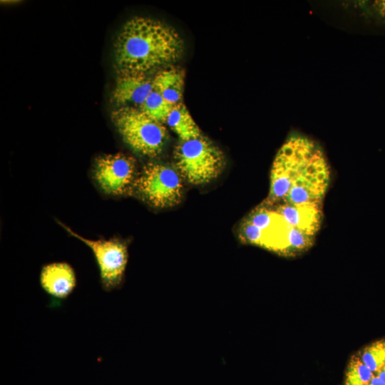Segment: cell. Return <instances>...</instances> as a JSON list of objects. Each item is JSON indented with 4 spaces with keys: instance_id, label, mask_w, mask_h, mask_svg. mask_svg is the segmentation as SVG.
<instances>
[{
    "instance_id": "obj_1",
    "label": "cell",
    "mask_w": 385,
    "mask_h": 385,
    "mask_svg": "<svg viewBox=\"0 0 385 385\" xmlns=\"http://www.w3.org/2000/svg\"><path fill=\"white\" fill-rule=\"evenodd\" d=\"M183 41L172 26L156 19L135 16L125 23L113 45L118 71L145 73L177 61Z\"/></svg>"
},
{
    "instance_id": "obj_2",
    "label": "cell",
    "mask_w": 385,
    "mask_h": 385,
    "mask_svg": "<svg viewBox=\"0 0 385 385\" xmlns=\"http://www.w3.org/2000/svg\"><path fill=\"white\" fill-rule=\"evenodd\" d=\"M330 168L321 148L309 138L294 135L279 149L270 173L266 200L274 201L289 188H297L324 199Z\"/></svg>"
},
{
    "instance_id": "obj_3",
    "label": "cell",
    "mask_w": 385,
    "mask_h": 385,
    "mask_svg": "<svg viewBox=\"0 0 385 385\" xmlns=\"http://www.w3.org/2000/svg\"><path fill=\"white\" fill-rule=\"evenodd\" d=\"M240 237L245 243L285 257L304 254L316 240L294 227L265 202L245 218L240 229Z\"/></svg>"
},
{
    "instance_id": "obj_4",
    "label": "cell",
    "mask_w": 385,
    "mask_h": 385,
    "mask_svg": "<svg viewBox=\"0 0 385 385\" xmlns=\"http://www.w3.org/2000/svg\"><path fill=\"white\" fill-rule=\"evenodd\" d=\"M111 120L123 140L136 153L155 157L163 150L168 140L165 127L139 108L121 106L112 112Z\"/></svg>"
},
{
    "instance_id": "obj_5",
    "label": "cell",
    "mask_w": 385,
    "mask_h": 385,
    "mask_svg": "<svg viewBox=\"0 0 385 385\" xmlns=\"http://www.w3.org/2000/svg\"><path fill=\"white\" fill-rule=\"evenodd\" d=\"M173 159L179 173L193 185L205 184L216 178L225 164L222 150L202 135L180 140L174 150Z\"/></svg>"
},
{
    "instance_id": "obj_6",
    "label": "cell",
    "mask_w": 385,
    "mask_h": 385,
    "mask_svg": "<svg viewBox=\"0 0 385 385\" xmlns=\"http://www.w3.org/2000/svg\"><path fill=\"white\" fill-rule=\"evenodd\" d=\"M133 185L145 200L157 207L174 206L180 202L183 196L179 172L163 164L146 165Z\"/></svg>"
},
{
    "instance_id": "obj_7",
    "label": "cell",
    "mask_w": 385,
    "mask_h": 385,
    "mask_svg": "<svg viewBox=\"0 0 385 385\" xmlns=\"http://www.w3.org/2000/svg\"><path fill=\"white\" fill-rule=\"evenodd\" d=\"M69 234L80 240L93 252L99 269L101 284L106 292L118 289L123 283L128 253L125 243L118 239L88 240L58 222Z\"/></svg>"
},
{
    "instance_id": "obj_8",
    "label": "cell",
    "mask_w": 385,
    "mask_h": 385,
    "mask_svg": "<svg viewBox=\"0 0 385 385\" xmlns=\"http://www.w3.org/2000/svg\"><path fill=\"white\" fill-rule=\"evenodd\" d=\"M342 385H385V337L366 344L349 356Z\"/></svg>"
},
{
    "instance_id": "obj_9",
    "label": "cell",
    "mask_w": 385,
    "mask_h": 385,
    "mask_svg": "<svg viewBox=\"0 0 385 385\" xmlns=\"http://www.w3.org/2000/svg\"><path fill=\"white\" fill-rule=\"evenodd\" d=\"M135 160L128 155L115 153L98 157L95 163L94 177L106 193H124L135 180Z\"/></svg>"
},
{
    "instance_id": "obj_10",
    "label": "cell",
    "mask_w": 385,
    "mask_h": 385,
    "mask_svg": "<svg viewBox=\"0 0 385 385\" xmlns=\"http://www.w3.org/2000/svg\"><path fill=\"white\" fill-rule=\"evenodd\" d=\"M153 90V79L145 73L118 71L112 100L122 107L129 104L140 108Z\"/></svg>"
},
{
    "instance_id": "obj_11",
    "label": "cell",
    "mask_w": 385,
    "mask_h": 385,
    "mask_svg": "<svg viewBox=\"0 0 385 385\" xmlns=\"http://www.w3.org/2000/svg\"><path fill=\"white\" fill-rule=\"evenodd\" d=\"M39 282L43 291L54 302L66 299L76 286V277L72 267L66 262H53L44 265Z\"/></svg>"
},
{
    "instance_id": "obj_12",
    "label": "cell",
    "mask_w": 385,
    "mask_h": 385,
    "mask_svg": "<svg viewBox=\"0 0 385 385\" xmlns=\"http://www.w3.org/2000/svg\"><path fill=\"white\" fill-rule=\"evenodd\" d=\"M153 88L171 106L181 103L184 88V73L177 68L158 72L153 78Z\"/></svg>"
},
{
    "instance_id": "obj_13",
    "label": "cell",
    "mask_w": 385,
    "mask_h": 385,
    "mask_svg": "<svg viewBox=\"0 0 385 385\" xmlns=\"http://www.w3.org/2000/svg\"><path fill=\"white\" fill-rule=\"evenodd\" d=\"M165 122L180 140H188L202 135L198 125L182 102L172 107Z\"/></svg>"
},
{
    "instance_id": "obj_14",
    "label": "cell",
    "mask_w": 385,
    "mask_h": 385,
    "mask_svg": "<svg viewBox=\"0 0 385 385\" xmlns=\"http://www.w3.org/2000/svg\"><path fill=\"white\" fill-rule=\"evenodd\" d=\"M173 106L155 89L151 91L140 109L155 120L164 123Z\"/></svg>"
},
{
    "instance_id": "obj_15",
    "label": "cell",
    "mask_w": 385,
    "mask_h": 385,
    "mask_svg": "<svg viewBox=\"0 0 385 385\" xmlns=\"http://www.w3.org/2000/svg\"><path fill=\"white\" fill-rule=\"evenodd\" d=\"M374 6L379 14L385 19V0L375 1Z\"/></svg>"
}]
</instances>
